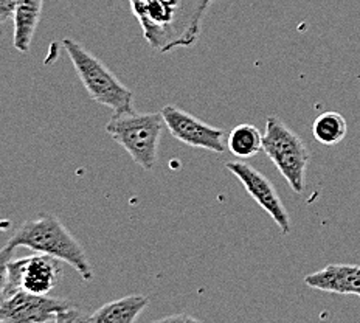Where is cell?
Returning <instances> with one entry per match:
<instances>
[{
    "label": "cell",
    "instance_id": "6da1fadb",
    "mask_svg": "<svg viewBox=\"0 0 360 323\" xmlns=\"http://www.w3.org/2000/svg\"><path fill=\"white\" fill-rule=\"evenodd\" d=\"M214 0H129L146 42L160 53L198 42L202 20Z\"/></svg>",
    "mask_w": 360,
    "mask_h": 323
},
{
    "label": "cell",
    "instance_id": "7a4b0ae2",
    "mask_svg": "<svg viewBox=\"0 0 360 323\" xmlns=\"http://www.w3.org/2000/svg\"><path fill=\"white\" fill-rule=\"evenodd\" d=\"M19 247H27L36 253H47L67 262L82 280L90 281L94 279V269L82 246L55 215L41 212L22 224L4 246L2 261L10 260L13 251Z\"/></svg>",
    "mask_w": 360,
    "mask_h": 323
},
{
    "label": "cell",
    "instance_id": "3957f363",
    "mask_svg": "<svg viewBox=\"0 0 360 323\" xmlns=\"http://www.w3.org/2000/svg\"><path fill=\"white\" fill-rule=\"evenodd\" d=\"M63 47L69 55L90 99L103 106H108L114 110V114L134 109V94L100 58L90 53L79 42L70 37L63 39Z\"/></svg>",
    "mask_w": 360,
    "mask_h": 323
},
{
    "label": "cell",
    "instance_id": "277c9868",
    "mask_svg": "<svg viewBox=\"0 0 360 323\" xmlns=\"http://www.w3.org/2000/svg\"><path fill=\"white\" fill-rule=\"evenodd\" d=\"M165 120L162 112L127 110L112 115L106 132L123 146L132 160L145 171H151L157 162Z\"/></svg>",
    "mask_w": 360,
    "mask_h": 323
},
{
    "label": "cell",
    "instance_id": "5b68a950",
    "mask_svg": "<svg viewBox=\"0 0 360 323\" xmlns=\"http://www.w3.org/2000/svg\"><path fill=\"white\" fill-rule=\"evenodd\" d=\"M262 151L295 193L304 191L306 168L311 154L298 134L276 117L266 120V132L262 134Z\"/></svg>",
    "mask_w": 360,
    "mask_h": 323
},
{
    "label": "cell",
    "instance_id": "8992f818",
    "mask_svg": "<svg viewBox=\"0 0 360 323\" xmlns=\"http://www.w3.org/2000/svg\"><path fill=\"white\" fill-rule=\"evenodd\" d=\"M59 261L61 260L47 253L4 261L0 298H8L19 291L47 296L61 280L63 270Z\"/></svg>",
    "mask_w": 360,
    "mask_h": 323
},
{
    "label": "cell",
    "instance_id": "52a82bcc",
    "mask_svg": "<svg viewBox=\"0 0 360 323\" xmlns=\"http://www.w3.org/2000/svg\"><path fill=\"white\" fill-rule=\"evenodd\" d=\"M81 311L70 300L32 294L19 291L0 302L2 323H44V322H84Z\"/></svg>",
    "mask_w": 360,
    "mask_h": 323
},
{
    "label": "cell",
    "instance_id": "ba28073f",
    "mask_svg": "<svg viewBox=\"0 0 360 323\" xmlns=\"http://www.w3.org/2000/svg\"><path fill=\"white\" fill-rule=\"evenodd\" d=\"M231 175L243 184L245 191L249 193V196L253 198V201L269 213L274 222L278 225L283 235H289L292 230L290 217L286 205L283 204L280 194L276 193L274 184L262 175L261 171L253 168L252 165L244 162H227L225 163Z\"/></svg>",
    "mask_w": 360,
    "mask_h": 323
},
{
    "label": "cell",
    "instance_id": "9c48e42d",
    "mask_svg": "<svg viewBox=\"0 0 360 323\" xmlns=\"http://www.w3.org/2000/svg\"><path fill=\"white\" fill-rule=\"evenodd\" d=\"M160 112L171 135L179 141L191 148L217 154L224 153L222 137H225V131L221 127L200 122L199 118L176 106H165Z\"/></svg>",
    "mask_w": 360,
    "mask_h": 323
},
{
    "label": "cell",
    "instance_id": "30bf717a",
    "mask_svg": "<svg viewBox=\"0 0 360 323\" xmlns=\"http://www.w3.org/2000/svg\"><path fill=\"white\" fill-rule=\"evenodd\" d=\"M304 283L312 289L331 294L360 297V266L329 265L319 272L307 275Z\"/></svg>",
    "mask_w": 360,
    "mask_h": 323
},
{
    "label": "cell",
    "instance_id": "8fae6325",
    "mask_svg": "<svg viewBox=\"0 0 360 323\" xmlns=\"http://www.w3.org/2000/svg\"><path fill=\"white\" fill-rule=\"evenodd\" d=\"M149 305V298L146 296L134 294L123 298L114 300L103 305L94 314L87 315L84 322L94 323H131L137 320L139 315L145 311Z\"/></svg>",
    "mask_w": 360,
    "mask_h": 323
},
{
    "label": "cell",
    "instance_id": "7c38bea8",
    "mask_svg": "<svg viewBox=\"0 0 360 323\" xmlns=\"http://www.w3.org/2000/svg\"><path fill=\"white\" fill-rule=\"evenodd\" d=\"M44 0H19V5L14 13V36L13 45L20 53L30 50V45L34 37V32L39 25Z\"/></svg>",
    "mask_w": 360,
    "mask_h": 323
},
{
    "label": "cell",
    "instance_id": "4fadbf2b",
    "mask_svg": "<svg viewBox=\"0 0 360 323\" xmlns=\"http://www.w3.org/2000/svg\"><path fill=\"white\" fill-rule=\"evenodd\" d=\"M230 153L238 159H249L262 149V135L257 126L243 123L231 129L227 139Z\"/></svg>",
    "mask_w": 360,
    "mask_h": 323
},
{
    "label": "cell",
    "instance_id": "5bb4252c",
    "mask_svg": "<svg viewBox=\"0 0 360 323\" xmlns=\"http://www.w3.org/2000/svg\"><path fill=\"white\" fill-rule=\"evenodd\" d=\"M348 123L339 112H323L315 118L312 125V135L319 144L334 146L347 137Z\"/></svg>",
    "mask_w": 360,
    "mask_h": 323
},
{
    "label": "cell",
    "instance_id": "9a60e30c",
    "mask_svg": "<svg viewBox=\"0 0 360 323\" xmlns=\"http://www.w3.org/2000/svg\"><path fill=\"white\" fill-rule=\"evenodd\" d=\"M19 0H0V22H6L14 18Z\"/></svg>",
    "mask_w": 360,
    "mask_h": 323
}]
</instances>
